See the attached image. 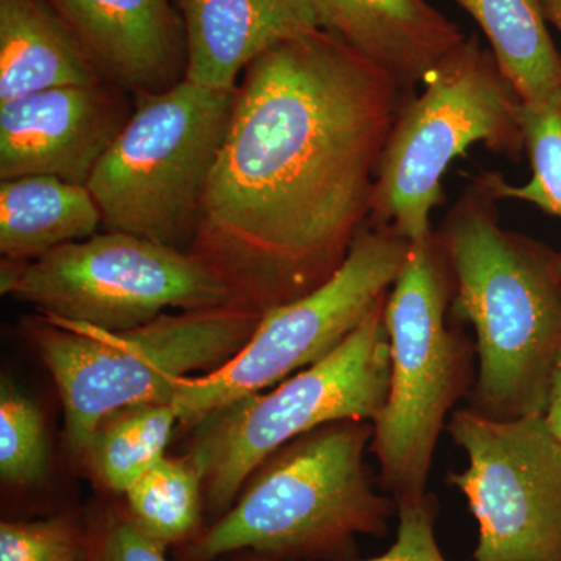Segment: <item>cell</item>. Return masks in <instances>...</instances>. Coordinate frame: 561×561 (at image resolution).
I'll list each match as a JSON object with an SVG mask.
<instances>
[{"instance_id":"cell-12","label":"cell","mask_w":561,"mask_h":561,"mask_svg":"<svg viewBox=\"0 0 561 561\" xmlns=\"http://www.w3.org/2000/svg\"><path fill=\"white\" fill-rule=\"evenodd\" d=\"M131 99L102 81L0 103V181L46 175L87 186L130 121Z\"/></svg>"},{"instance_id":"cell-11","label":"cell","mask_w":561,"mask_h":561,"mask_svg":"<svg viewBox=\"0 0 561 561\" xmlns=\"http://www.w3.org/2000/svg\"><path fill=\"white\" fill-rule=\"evenodd\" d=\"M446 432L468 467L446 482L478 522L472 561H561V442L546 415L454 411Z\"/></svg>"},{"instance_id":"cell-22","label":"cell","mask_w":561,"mask_h":561,"mask_svg":"<svg viewBox=\"0 0 561 561\" xmlns=\"http://www.w3.org/2000/svg\"><path fill=\"white\" fill-rule=\"evenodd\" d=\"M526 153L531 179L523 186H513L500 172L494 184L501 201L531 203L542 213L561 219V117L549 111L526 108ZM561 256V251H560Z\"/></svg>"},{"instance_id":"cell-20","label":"cell","mask_w":561,"mask_h":561,"mask_svg":"<svg viewBox=\"0 0 561 561\" xmlns=\"http://www.w3.org/2000/svg\"><path fill=\"white\" fill-rule=\"evenodd\" d=\"M133 522L164 548H181L202 534L203 479L190 457H164L125 491Z\"/></svg>"},{"instance_id":"cell-15","label":"cell","mask_w":561,"mask_h":561,"mask_svg":"<svg viewBox=\"0 0 561 561\" xmlns=\"http://www.w3.org/2000/svg\"><path fill=\"white\" fill-rule=\"evenodd\" d=\"M184 22L186 79L238 88L251 62L284 41L319 28L309 0H175Z\"/></svg>"},{"instance_id":"cell-7","label":"cell","mask_w":561,"mask_h":561,"mask_svg":"<svg viewBox=\"0 0 561 561\" xmlns=\"http://www.w3.org/2000/svg\"><path fill=\"white\" fill-rule=\"evenodd\" d=\"M386 302L323 359L195 424L186 456L201 471L213 523L230 511L251 472L287 443L331 421L378 416L390 389Z\"/></svg>"},{"instance_id":"cell-5","label":"cell","mask_w":561,"mask_h":561,"mask_svg":"<svg viewBox=\"0 0 561 561\" xmlns=\"http://www.w3.org/2000/svg\"><path fill=\"white\" fill-rule=\"evenodd\" d=\"M454 284L435 231L412 242L386 302L390 389L373 420L378 485L398 505L427 494L438 438L454 405L474 386L476 343L449 324Z\"/></svg>"},{"instance_id":"cell-2","label":"cell","mask_w":561,"mask_h":561,"mask_svg":"<svg viewBox=\"0 0 561 561\" xmlns=\"http://www.w3.org/2000/svg\"><path fill=\"white\" fill-rule=\"evenodd\" d=\"M494 172L476 176L435 231L453 275L454 320L476 332L468 408L493 420L546 415L561 350V256L501 227Z\"/></svg>"},{"instance_id":"cell-18","label":"cell","mask_w":561,"mask_h":561,"mask_svg":"<svg viewBox=\"0 0 561 561\" xmlns=\"http://www.w3.org/2000/svg\"><path fill=\"white\" fill-rule=\"evenodd\" d=\"M478 22L527 110L561 117V55L542 0H456Z\"/></svg>"},{"instance_id":"cell-13","label":"cell","mask_w":561,"mask_h":561,"mask_svg":"<svg viewBox=\"0 0 561 561\" xmlns=\"http://www.w3.org/2000/svg\"><path fill=\"white\" fill-rule=\"evenodd\" d=\"M103 79L133 98L186 79L184 22L172 0H46Z\"/></svg>"},{"instance_id":"cell-8","label":"cell","mask_w":561,"mask_h":561,"mask_svg":"<svg viewBox=\"0 0 561 561\" xmlns=\"http://www.w3.org/2000/svg\"><path fill=\"white\" fill-rule=\"evenodd\" d=\"M236 91L183 80L133 98L130 121L87 184L105 231L191 251Z\"/></svg>"},{"instance_id":"cell-14","label":"cell","mask_w":561,"mask_h":561,"mask_svg":"<svg viewBox=\"0 0 561 561\" xmlns=\"http://www.w3.org/2000/svg\"><path fill=\"white\" fill-rule=\"evenodd\" d=\"M320 31L367 58L405 95L467 39L426 0H309Z\"/></svg>"},{"instance_id":"cell-16","label":"cell","mask_w":561,"mask_h":561,"mask_svg":"<svg viewBox=\"0 0 561 561\" xmlns=\"http://www.w3.org/2000/svg\"><path fill=\"white\" fill-rule=\"evenodd\" d=\"M102 81L101 70L46 0H0V103Z\"/></svg>"},{"instance_id":"cell-17","label":"cell","mask_w":561,"mask_h":561,"mask_svg":"<svg viewBox=\"0 0 561 561\" xmlns=\"http://www.w3.org/2000/svg\"><path fill=\"white\" fill-rule=\"evenodd\" d=\"M102 213L88 186L55 176L0 181V253L5 261H32L98 234Z\"/></svg>"},{"instance_id":"cell-9","label":"cell","mask_w":561,"mask_h":561,"mask_svg":"<svg viewBox=\"0 0 561 561\" xmlns=\"http://www.w3.org/2000/svg\"><path fill=\"white\" fill-rule=\"evenodd\" d=\"M0 291L39 316L106 331L138 328L169 309L234 302L197 254L121 231L66 243L32 261L2 260Z\"/></svg>"},{"instance_id":"cell-6","label":"cell","mask_w":561,"mask_h":561,"mask_svg":"<svg viewBox=\"0 0 561 561\" xmlns=\"http://www.w3.org/2000/svg\"><path fill=\"white\" fill-rule=\"evenodd\" d=\"M474 144L522 160L526 106L493 51L471 35L432 70L420 95L402 103L376 172L368 225L409 242L431 236L432 210L445 201L443 176Z\"/></svg>"},{"instance_id":"cell-4","label":"cell","mask_w":561,"mask_h":561,"mask_svg":"<svg viewBox=\"0 0 561 561\" xmlns=\"http://www.w3.org/2000/svg\"><path fill=\"white\" fill-rule=\"evenodd\" d=\"M262 313L231 302L162 313L138 328L33 317L27 335L60 393L70 451L83 456L103 416L138 404H172L194 373L228 364L249 343Z\"/></svg>"},{"instance_id":"cell-25","label":"cell","mask_w":561,"mask_h":561,"mask_svg":"<svg viewBox=\"0 0 561 561\" xmlns=\"http://www.w3.org/2000/svg\"><path fill=\"white\" fill-rule=\"evenodd\" d=\"M440 504L427 493L415 504L398 505L397 540L382 556L356 561H448L435 537ZM220 561H271L249 552L232 553Z\"/></svg>"},{"instance_id":"cell-24","label":"cell","mask_w":561,"mask_h":561,"mask_svg":"<svg viewBox=\"0 0 561 561\" xmlns=\"http://www.w3.org/2000/svg\"><path fill=\"white\" fill-rule=\"evenodd\" d=\"M90 561H168V548L150 538L124 507L87 516Z\"/></svg>"},{"instance_id":"cell-10","label":"cell","mask_w":561,"mask_h":561,"mask_svg":"<svg viewBox=\"0 0 561 561\" xmlns=\"http://www.w3.org/2000/svg\"><path fill=\"white\" fill-rule=\"evenodd\" d=\"M411 243L391 228L365 225L330 280L265 312L249 343L224 367L180 381L172 405L181 423L195 426L217 409L260 393L337 348L389 297Z\"/></svg>"},{"instance_id":"cell-26","label":"cell","mask_w":561,"mask_h":561,"mask_svg":"<svg viewBox=\"0 0 561 561\" xmlns=\"http://www.w3.org/2000/svg\"><path fill=\"white\" fill-rule=\"evenodd\" d=\"M546 419L551 424L552 431L561 442V350L553 367L551 394H549L548 411Z\"/></svg>"},{"instance_id":"cell-27","label":"cell","mask_w":561,"mask_h":561,"mask_svg":"<svg viewBox=\"0 0 561 561\" xmlns=\"http://www.w3.org/2000/svg\"><path fill=\"white\" fill-rule=\"evenodd\" d=\"M546 20L561 33V0H542Z\"/></svg>"},{"instance_id":"cell-3","label":"cell","mask_w":561,"mask_h":561,"mask_svg":"<svg viewBox=\"0 0 561 561\" xmlns=\"http://www.w3.org/2000/svg\"><path fill=\"white\" fill-rule=\"evenodd\" d=\"M375 426L339 420L267 457L230 511L175 549L176 561L249 552L271 561H356L357 537L386 538L397 502L365 463Z\"/></svg>"},{"instance_id":"cell-1","label":"cell","mask_w":561,"mask_h":561,"mask_svg":"<svg viewBox=\"0 0 561 561\" xmlns=\"http://www.w3.org/2000/svg\"><path fill=\"white\" fill-rule=\"evenodd\" d=\"M405 99L320 28L251 62L191 247L234 302L264 316L339 272L370 220L376 172Z\"/></svg>"},{"instance_id":"cell-21","label":"cell","mask_w":561,"mask_h":561,"mask_svg":"<svg viewBox=\"0 0 561 561\" xmlns=\"http://www.w3.org/2000/svg\"><path fill=\"white\" fill-rule=\"evenodd\" d=\"M49 470L43 413L16 387H0V476L11 489H33Z\"/></svg>"},{"instance_id":"cell-23","label":"cell","mask_w":561,"mask_h":561,"mask_svg":"<svg viewBox=\"0 0 561 561\" xmlns=\"http://www.w3.org/2000/svg\"><path fill=\"white\" fill-rule=\"evenodd\" d=\"M0 561H90L87 519L58 512L0 523Z\"/></svg>"},{"instance_id":"cell-19","label":"cell","mask_w":561,"mask_h":561,"mask_svg":"<svg viewBox=\"0 0 561 561\" xmlns=\"http://www.w3.org/2000/svg\"><path fill=\"white\" fill-rule=\"evenodd\" d=\"M179 413L172 404H138L108 413L92 432L83 459L95 481L125 494L165 457Z\"/></svg>"}]
</instances>
